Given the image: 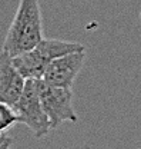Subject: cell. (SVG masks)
<instances>
[{
	"mask_svg": "<svg viewBox=\"0 0 141 149\" xmlns=\"http://www.w3.org/2000/svg\"><path fill=\"white\" fill-rule=\"evenodd\" d=\"M43 39V20L39 0H20L3 49L13 57L32 50Z\"/></svg>",
	"mask_w": 141,
	"mask_h": 149,
	"instance_id": "1",
	"label": "cell"
},
{
	"mask_svg": "<svg viewBox=\"0 0 141 149\" xmlns=\"http://www.w3.org/2000/svg\"><path fill=\"white\" fill-rule=\"evenodd\" d=\"M80 50H84V46L77 42L61 39H43L32 50L13 56V63L26 80L41 79L47 66L54 59Z\"/></svg>",
	"mask_w": 141,
	"mask_h": 149,
	"instance_id": "2",
	"label": "cell"
},
{
	"mask_svg": "<svg viewBox=\"0 0 141 149\" xmlns=\"http://www.w3.org/2000/svg\"><path fill=\"white\" fill-rule=\"evenodd\" d=\"M17 112L20 123H24L29 129L34 133L36 138L46 136L50 130V120L43 108L39 89H37V79H27L21 96L19 97L17 103L14 105Z\"/></svg>",
	"mask_w": 141,
	"mask_h": 149,
	"instance_id": "3",
	"label": "cell"
},
{
	"mask_svg": "<svg viewBox=\"0 0 141 149\" xmlns=\"http://www.w3.org/2000/svg\"><path fill=\"white\" fill-rule=\"evenodd\" d=\"M37 89L52 129L58 128L63 122H77V113L73 106L71 88H57L37 79Z\"/></svg>",
	"mask_w": 141,
	"mask_h": 149,
	"instance_id": "4",
	"label": "cell"
},
{
	"mask_svg": "<svg viewBox=\"0 0 141 149\" xmlns=\"http://www.w3.org/2000/svg\"><path fill=\"white\" fill-rule=\"evenodd\" d=\"M86 62V52H73L69 55L54 59L47 66L43 74V80L57 88H73L76 77L78 76Z\"/></svg>",
	"mask_w": 141,
	"mask_h": 149,
	"instance_id": "5",
	"label": "cell"
},
{
	"mask_svg": "<svg viewBox=\"0 0 141 149\" xmlns=\"http://www.w3.org/2000/svg\"><path fill=\"white\" fill-rule=\"evenodd\" d=\"M26 79L20 74L12 55L1 49L0 52V102L14 106L21 96Z\"/></svg>",
	"mask_w": 141,
	"mask_h": 149,
	"instance_id": "6",
	"label": "cell"
},
{
	"mask_svg": "<svg viewBox=\"0 0 141 149\" xmlns=\"http://www.w3.org/2000/svg\"><path fill=\"white\" fill-rule=\"evenodd\" d=\"M20 122L14 106L0 102V135H4L12 126Z\"/></svg>",
	"mask_w": 141,
	"mask_h": 149,
	"instance_id": "7",
	"label": "cell"
},
{
	"mask_svg": "<svg viewBox=\"0 0 141 149\" xmlns=\"http://www.w3.org/2000/svg\"><path fill=\"white\" fill-rule=\"evenodd\" d=\"M10 145H12V139H10V138H7V139L0 145V149H9L10 148Z\"/></svg>",
	"mask_w": 141,
	"mask_h": 149,
	"instance_id": "8",
	"label": "cell"
},
{
	"mask_svg": "<svg viewBox=\"0 0 141 149\" xmlns=\"http://www.w3.org/2000/svg\"><path fill=\"white\" fill-rule=\"evenodd\" d=\"M6 139H7V136H4V135H0V145H1V143H3Z\"/></svg>",
	"mask_w": 141,
	"mask_h": 149,
	"instance_id": "9",
	"label": "cell"
}]
</instances>
